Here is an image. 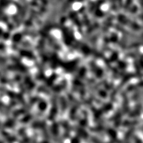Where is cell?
I'll return each instance as SVG.
<instances>
[{
  "mask_svg": "<svg viewBox=\"0 0 143 143\" xmlns=\"http://www.w3.org/2000/svg\"><path fill=\"white\" fill-rule=\"evenodd\" d=\"M127 66V63L121 61L119 63V67H120V69H125V68H126Z\"/></svg>",
  "mask_w": 143,
  "mask_h": 143,
  "instance_id": "obj_5",
  "label": "cell"
},
{
  "mask_svg": "<svg viewBox=\"0 0 143 143\" xmlns=\"http://www.w3.org/2000/svg\"><path fill=\"white\" fill-rule=\"evenodd\" d=\"M141 45L143 46V42H133L131 43L126 47L129 49H132V48L138 47Z\"/></svg>",
  "mask_w": 143,
  "mask_h": 143,
  "instance_id": "obj_2",
  "label": "cell"
},
{
  "mask_svg": "<svg viewBox=\"0 0 143 143\" xmlns=\"http://www.w3.org/2000/svg\"><path fill=\"white\" fill-rule=\"evenodd\" d=\"M138 85L139 86H142L143 87V81H141L138 83Z\"/></svg>",
  "mask_w": 143,
  "mask_h": 143,
  "instance_id": "obj_7",
  "label": "cell"
},
{
  "mask_svg": "<svg viewBox=\"0 0 143 143\" xmlns=\"http://www.w3.org/2000/svg\"><path fill=\"white\" fill-rule=\"evenodd\" d=\"M137 10H138V8L137 6L136 5H134L133 6V8H132L131 9V13L132 14H134L137 11Z\"/></svg>",
  "mask_w": 143,
  "mask_h": 143,
  "instance_id": "obj_6",
  "label": "cell"
},
{
  "mask_svg": "<svg viewBox=\"0 0 143 143\" xmlns=\"http://www.w3.org/2000/svg\"><path fill=\"white\" fill-rule=\"evenodd\" d=\"M140 53L138 51H134V52H133V53H131L127 54L126 57L128 58H133V57H135L138 55H140Z\"/></svg>",
  "mask_w": 143,
  "mask_h": 143,
  "instance_id": "obj_3",
  "label": "cell"
},
{
  "mask_svg": "<svg viewBox=\"0 0 143 143\" xmlns=\"http://www.w3.org/2000/svg\"><path fill=\"white\" fill-rule=\"evenodd\" d=\"M132 3H133V0H126V3L124 6L125 9L126 10H127L129 8V7L131 6Z\"/></svg>",
  "mask_w": 143,
  "mask_h": 143,
  "instance_id": "obj_4",
  "label": "cell"
},
{
  "mask_svg": "<svg viewBox=\"0 0 143 143\" xmlns=\"http://www.w3.org/2000/svg\"><path fill=\"white\" fill-rule=\"evenodd\" d=\"M118 2H119V4L121 5V4H122V0H117Z\"/></svg>",
  "mask_w": 143,
  "mask_h": 143,
  "instance_id": "obj_8",
  "label": "cell"
},
{
  "mask_svg": "<svg viewBox=\"0 0 143 143\" xmlns=\"http://www.w3.org/2000/svg\"><path fill=\"white\" fill-rule=\"evenodd\" d=\"M127 25L129 26L131 29L135 31H139L141 29V27L137 23L134 21H132L130 20L127 24Z\"/></svg>",
  "mask_w": 143,
  "mask_h": 143,
  "instance_id": "obj_1",
  "label": "cell"
}]
</instances>
